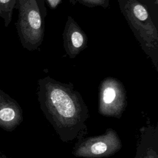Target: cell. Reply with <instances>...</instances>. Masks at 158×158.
I'll use <instances>...</instances> for the list:
<instances>
[{"instance_id": "ba28073f", "label": "cell", "mask_w": 158, "mask_h": 158, "mask_svg": "<svg viewBox=\"0 0 158 158\" xmlns=\"http://www.w3.org/2000/svg\"><path fill=\"white\" fill-rule=\"evenodd\" d=\"M133 12L135 17L140 20H145L148 16L146 10L143 6L139 4H137L134 7Z\"/></svg>"}, {"instance_id": "52a82bcc", "label": "cell", "mask_w": 158, "mask_h": 158, "mask_svg": "<svg viewBox=\"0 0 158 158\" xmlns=\"http://www.w3.org/2000/svg\"><path fill=\"white\" fill-rule=\"evenodd\" d=\"M28 10L29 11L27 14H22L21 15H27V20H27V22L28 23V26L31 28H32L33 30L40 29L41 27V17L39 13L34 9H28ZM24 22L21 23V24L23 23Z\"/></svg>"}, {"instance_id": "6da1fadb", "label": "cell", "mask_w": 158, "mask_h": 158, "mask_svg": "<svg viewBox=\"0 0 158 158\" xmlns=\"http://www.w3.org/2000/svg\"><path fill=\"white\" fill-rule=\"evenodd\" d=\"M38 98L42 112L62 141L80 140L87 134L89 110L72 83L49 77L40 79Z\"/></svg>"}, {"instance_id": "7a4b0ae2", "label": "cell", "mask_w": 158, "mask_h": 158, "mask_svg": "<svg viewBox=\"0 0 158 158\" xmlns=\"http://www.w3.org/2000/svg\"><path fill=\"white\" fill-rule=\"evenodd\" d=\"M122 141L117 132L107 128L104 134L78 140L72 153L76 157L101 158L110 157L121 149Z\"/></svg>"}, {"instance_id": "3957f363", "label": "cell", "mask_w": 158, "mask_h": 158, "mask_svg": "<svg viewBox=\"0 0 158 158\" xmlns=\"http://www.w3.org/2000/svg\"><path fill=\"white\" fill-rule=\"evenodd\" d=\"M127 104L126 90L115 78L104 79L99 86L98 112L106 117L120 118Z\"/></svg>"}, {"instance_id": "9c48e42d", "label": "cell", "mask_w": 158, "mask_h": 158, "mask_svg": "<svg viewBox=\"0 0 158 158\" xmlns=\"http://www.w3.org/2000/svg\"><path fill=\"white\" fill-rule=\"evenodd\" d=\"M71 40L73 46L75 48H79L83 44V37L80 33L78 31H75L72 35Z\"/></svg>"}, {"instance_id": "277c9868", "label": "cell", "mask_w": 158, "mask_h": 158, "mask_svg": "<svg viewBox=\"0 0 158 158\" xmlns=\"http://www.w3.org/2000/svg\"><path fill=\"white\" fill-rule=\"evenodd\" d=\"M22 120L21 109L15 102L7 99L0 101V125L13 128Z\"/></svg>"}, {"instance_id": "5b68a950", "label": "cell", "mask_w": 158, "mask_h": 158, "mask_svg": "<svg viewBox=\"0 0 158 158\" xmlns=\"http://www.w3.org/2000/svg\"><path fill=\"white\" fill-rule=\"evenodd\" d=\"M146 137H145L144 134H142V139L141 140V143L137 148V154L136 158H158L157 154V148H154V144L157 143V140L155 143L153 141L154 139L153 138L152 143L148 141V130H145Z\"/></svg>"}, {"instance_id": "8992f818", "label": "cell", "mask_w": 158, "mask_h": 158, "mask_svg": "<svg viewBox=\"0 0 158 158\" xmlns=\"http://www.w3.org/2000/svg\"><path fill=\"white\" fill-rule=\"evenodd\" d=\"M15 2V0H0V17L4 20L5 27H7L11 21Z\"/></svg>"}]
</instances>
